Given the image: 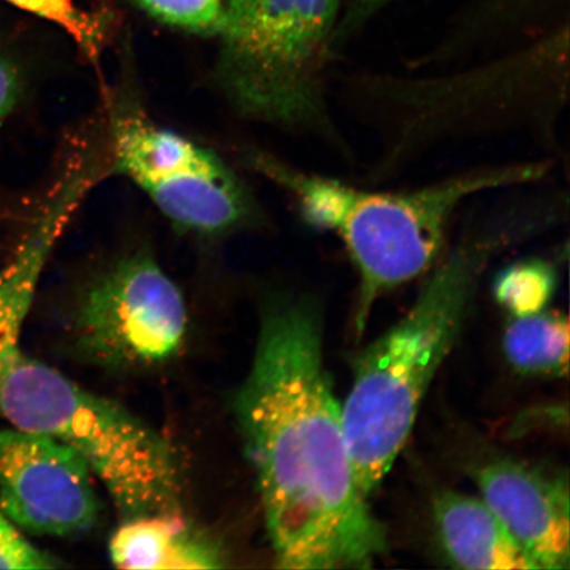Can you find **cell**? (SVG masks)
Segmentation results:
<instances>
[{"label": "cell", "instance_id": "obj_3", "mask_svg": "<svg viewBox=\"0 0 570 570\" xmlns=\"http://www.w3.org/2000/svg\"><path fill=\"white\" fill-rule=\"evenodd\" d=\"M569 217L558 189L518 194L479 214L425 274L407 315L355 360L342 416L356 483L380 489L410 438L420 405L458 341L481 277L498 256Z\"/></svg>", "mask_w": 570, "mask_h": 570}, {"label": "cell", "instance_id": "obj_4", "mask_svg": "<svg viewBox=\"0 0 570 570\" xmlns=\"http://www.w3.org/2000/svg\"><path fill=\"white\" fill-rule=\"evenodd\" d=\"M256 169L285 191L311 229L336 237L358 277L355 327L366 330L381 297L443 258L454 217L495 191L537 188L558 168L552 156L482 164L410 189H376L255 155Z\"/></svg>", "mask_w": 570, "mask_h": 570}, {"label": "cell", "instance_id": "obj_9", "mask_svg": "<svg viewBox=\"0 0 570 570\" xmlns=\"http://www.w3.org/2000/svg\"><path fill=\"white\" fill-rule=\"evenodd\" d=\"M0 505L20 530L66 538L96 524L101 501L87 462L48 434L0 430Z\"/></svg>", "mask_w": 570, "mask_h": 570}, {"label": "cell", "instance_id": "obj_16", "mask_svg": "<svg viewBox=\"0 0 570 570\" xmlns=\"http://www.w3.org/2000/svg\"><path fill=\"white\" fill-rule=\"evenodd\" d=\"M19 9L62 28L89 57H97L106 39L105 20L83 11L73 0H7Z\"/></svg>", "mask_w": 570, "mask_h": 570}, {"label": "cell", "instance_id": "obj_14", "mask_svg": "<svg viewBox=\"0 0 570 570\" xmlns=\"http://www.w3.org/2000/svg\"><path fill=\"white\" fill-rule=\"evenodd\" d=\"M569 330L568 317L558 312L514 317L503 336L505 358L519 373L566 376Z\"/></svg>", "mask_w": 570, "mask_h": 570}, {"label": "cell", "instance_id": "obj_20", "mask_svg": "<svg viewBox=\"0 0 570 570\" xmlns=\"http://www.w3.org/2000/svg\"><path fill=\"white\" fill-rule=\"evenodd\" d=\"M23 76L9 57L0 53V126L11 116L23 92Z\"/></svg>", "mask_w": 570, "mask_h": 570}, {"label": "cell", "instance_id": "obj_12", "mask_svg": "<svg viewBox=\"0 0 570 570\" xmlns=\"http://www.w3.org/2000/svg\"><path fill=\"white\" fill-rule=\"evenodd\" d=\"M433 518L448 559L463 569H538L483 499L443 491Z\"/></svg>", "mask_w": 570, "mask_h": 570}, {"label": "cell", "instance_id": "obj_13", "mask_svg": "<svg viewBox=\"0 0 570 570\" xmlns=\"http://www.w3.org/2000/svg\"><path fill=\"white\" fill-rule=\"evenodd\" d=\"M110 560L119 569H219L224 558L177 511L126 519L112 534Z\"/></svg>", "mask_w": 570, "mask_h": 570}, {"label": "cell", "instance_id": "obj_18", "mask_svg": "<svg viewBox=\"0 0 570 570\" xmlns=\"http://www.w3.org/2000/svg\"><path fill=\"white\" fill-rule=\"evenodd\" d=\"M60 560L39 550L0 505V569H56Z\"/></svg>", "mask_w": 570, "mask_h": 570}, {"label": "cell", "instance_id": "obj_5", "mask_svg": "<svg viewBox=\"0 0 570 570\" xmlns=\"http://www.w3.org/2000/svg\"><path fill=\"white\" fill-rule=\"evenodd\" d=\"M342 0H223L219 82L245 117L309 135L355 166L333 102Z\"/></svg>", "mask_w": 570, "mask_h": 570}, {"label": "cell", "instance_id": "obj_10", "mask_svg": "<svg viewBox=\"0 0 570 570\" xmlns=\"http://www.w3.org/2000/svg\"><path fill=\"white\" fill-rule=\"evenodd\" d=\"M475 480L483 502L538 569L570 568L567 479L502 459L484 463Z\"/></svg>", "mask_w": 570, "mask_h": 570}, {"label": "cell", "instance_id": "obj_8", "mask_svg": "<svg viewBox=\"0 0 570 570\" xmlns=\"http://www.w3.org/2000/svg\"><path fill=\"white\" fill-rule=\"evenodd\" d=\"M188 330L181 291L148 254H132L98 276L78 301L76 345L114 368L160 365L180 352Z\"/></svg>", "mask_w": 570, "mask_h": 570}, {"label": "cell", "instance_id": "obj_7", "mask_svg": "<svg viewBox=\"0 0 570 570\" xmlns=\"http://www.w3.org/2000/svg\"><path fill=\"white\" fill-rule=\"evenodd\" d=\"M110 138L112 168L183 229L224 233L252 214L247 191L217 155L145 114L117 112Z\"/></svg>", "mask_w": 570, "mask_h": 570}, {"label": "cell", "instance_id": "obj_19", "mask_svg": "<svg viewBox=\"0 0 570 570\" xmlns=\"http://www.w3.org/2000/svg\"><path fill=\"white\" fill-rule=\"evenodd\" d=\"M394 0H342L334 52L338 56Z\"/></svg>", "mask_w": 570, "mask_h": 570}, {"label": "cell", "instance_id": "obj_1", "mask_svg": "<svg viewBox=\"0 0 570 570\" xmlns=\"http://www.w3.org/2000/svg\"><path fill=\"white\" fill-rule=\"evenodd\" d=\"M234 412L276 567H372L386 550V529L355 480L311 298L279 296L266 306Z\"/></svg>", "mask_w": 570, "mask_h": 570}, {"label": "cell", "instance_id": "obj_2", "mask_svg": "<svg viewBox=\"0 0 570 570\" xmlns=\"http://www.w3.org/2000/svg\"><path fill=\"white\" fill-rule=\"evenodd\" d=\"M569 20L522 45L432 70L333 73L336 110L375 146L363 185L382 187L445 148L529 138L561 159L569 104Z\"/></svg>", "mask_w": 570, "mask_h": 570}, {"label": "cell", "instance_id": "obj_15", "mask_svg": "<svg viewBox=\"0 0 570 570\" xmlns=\"http://www.w3.org/2000/svg\"><path fill=\"white\" fill-rule=\"evenodd\" d=\"M558 287V271L552 263L530 258L512 263L495 277V301L512 316H530L544 311Z\"/></svg>", "mask_w": 570, "mask_h": 570}, {"label": "cell", "instance_id": "obj_6", "mask_svg": "<svg viewBox=\"0 0 570 570\" xmlns=\"http://www.w3.org/2000/svg\"><path fill=\"white\" fill-rule=\"evenodd\" d=\"M0 415L73 449L126 519L177 511L180 473L168 441L21 347L0 361Z\"/></svg>", "mask_w": 570, "mask_h": 570}, {"label": "cell", "instance_id": "obj_11", "mask_svg": "<svg viewBox=\"0 0 570 570\" xmlns=\"http://www.w3.org/2000/svg\"><path fill=\"white\" fill-rule=\"evenodd\" d=\"M567 0H468L410 70L459 66L522 45L569 20Z\"/></svg>", "mask_w": 570, "mask_h": 570}, {"label": "cell", "instance_id": "obj_17", "mask_svg": "<svg viewBox=\"0 0 570 570\" xmlns=\"http://www.w3.org/2000/svg\"><path fill=\"white\" fill-rule=\"evenodd\" d=\"M155 18L183 30L216 33L223 18V0H139Z\"/></svg>", "mask_w": 570, "mask_h": 570}]
</instances>
